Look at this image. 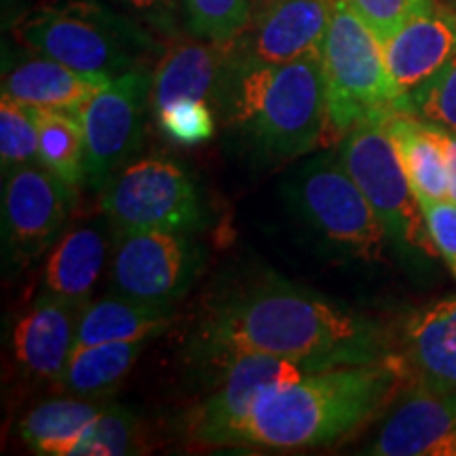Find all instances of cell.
<instances>
[{"label": "cell", "instance_id": "6da1fadb", "mask_svg": "<svg viewBox=\"0 0 456 456\" xmlns=\"http://www.w3.org/2000/svg\"><path fill=\"white\" fill-rule=\"evenodd\" d=\"M188 349L201 363L237 353L306 359L326 368L393 357L385 330L372 319L281 277L260 279L216 300Z\"/></svg>", "mask_w": 456, "mask_h": 456}, {"label": "cell", "instance_id": "7a4b0ae2", "mask_svg": "<svg viewBox=\"0 0 456 456\" xmlns=\"http://www.w3.org/2000/svg\"><path fill=\"white\" fill-rule=\"evenodd\" d=\"M406 383L395 359L338 366L256 399L235 448L288 452L328 446L372 420Z\"/></svg>", "mask_w": 456, "mask_h": 456}, {"label": "cell", "instance_id": "3957f363", "mask_svg": "<svg viewBox=\"0 0 456 456\" xmlns=\"http://www.w3.org/2000/svg\"><path fill=\"white\" fill-rule=\"evenodd\" d=\"M214 104L262 159H298L328 140L322 53L271 64L228 51Z\"/></svg>", "mask_w": 456, "mask_h": 456}, {"label": "cell", "instance_id": "277c9868", "mask_svg": "<svg viewBox=\"0 0 456 456\" xmlns=\"http://www.w3.org/2000/svg\"><path fill=\"white\" fill-rule=\"evenodd\" d=\"M34 53L95 77L117 78L161 57L151 28L102 0H53L32 9L13 28Z\"/></svg>", "mask_w": 456, "mask_h": 456}, {"label": "cell", "instance_id": "5b68a950", "mask_svg": "<svg viewBox=\"0 0 456 456\" xmlns=\"http://www.w3.org/2000/svg\"><path fill=\"white\" fill-rule=\"evenodd\" d=\"M322 61L328 91V138L342 140L359 123L408 112V98L393 81L383 45L346 0H334Z\"/></svg>", "mask_w": 456, "mask_h": 456}, {"label": "cell", "instance_id": "8992f818", "mask_svg": "<svg viewBox=\"0 0 456 456\" xmlns=\"http://www.w3.org/2000/svg\"><path fill=\"white\" fill-rule=\"evenodd\" d=\"M283 192L294 214L334 252L366 262L383 258L385 226L338 155L322 152L302 163Z\"/></svg>", "mask_w": 456, "mask_h": 456}, {"label": "cell", "instance_id": "52a82bcc", "mask_svg": "<svg viewBox=\"0 0 456 456\" xmlns=\"http://www.w3.org/2000/svg\"><path fill=\"white\" fill-rule=\"evenodd\" d=\"M385 121H363L346 131L338 159L372 205L391 248L419 265L436 258L437 252Z\"/></svg>", "mask_w": 456, "mask_h": 456}, {"label": "cell", "instance_id": "ba28073f", "mask_svg": "<svg viewBox=\"0 0 456 456\" xmlns=\"http://www.w3.org/2000/svg\"><path fill=\"white\" fill-rule=\"evenodd\" d=\"M100 209L112 231L192 232L205 209L192 175L165 157L131 161L102 188Z\"/></svg>", "mask_w": 456, "mask_h": 456}, {"label": "cell", "instance_id": "9c48e42d", "mask_svg": "<svg viewBox=\"0 0 456 456\" xmlns=\"http://www.w3.org/2000/svg\"><path fill=\"white\" fill-rule=\"evenodd\" d=\"M208 363L218 370V376L209 395L192 412L191 433L199 444L214 448H235L254 402L266 389L292 385L302 376L328 370L306 359L266 353H237Z\"/></svg>", "mask_w": 456, "mask_h": 456}, {"label": "cell", "instance_id": "30bf717a", "mask_svg": "<svg viewBox=\"0 0 456 456\" xmlns=\"http://www.w3.org/2000/svg\"><path fill=\"white\" fill-rule=\"evenodd\" d=\"M151 66L112 78L78 110L85 148L87 184L102 191L134 159L144 140L146 114L152 110Z\"/></svg>", "mask_w": 456, "mask_h": 456}, {"label": "cell", "instance_id": "8fae6325", "mask_svg": "<svg viewBox=\"0 0 456 456\" xmlns=\"http://www.w3.org/2000/svg\"><path fill=\"white\" fill-rule=\"evenodd\" d=\"M199 266V249L186 232L112 231L108 265L112 292L171 306L188 292Z\"/></svg>", "mask_w": 456, "mask_h": 456}, {"label": "cell", "instance_id": "7c38bea8", "mask_svg": "<svg viewBox=\"0 0 456 456\" xmlns=\"http://www.w3.org/2000/svg\"><path fill=\"white\" fill-rule=\"evenodd\" d=\"M3 175L4 245L13 260L30 262L64 235L77 191L43 163L20 165Z\"/></svg>", "mask_w": 456, "mask_h": 456}, {"label": "cell", "instance_id": "4fadbf2b", "mask_svg": "<svg viewBox=\"0 0 456 456\" xmlns=\"http://www.w3.org/2000/svg\"><path fill=\"white\" fill-rule=\"evenodd\" d=\"M332 9L334 0H266L231 51L271 64L322 53Z\"/></svg>", "mask_w": 456, "mask_h": 456}, {"label": "cell", "instance_id": "5bb4252c", "mask_svg": "<svg viewBox=\"0 0 456 456\" xmlns=\"http://www.w3.org/2000/svg\"><path fill=\"white\" fill-rule=\"evenodd\" d=\"M393 359L410 387L456 389V294L410 313L393 346Z\"/></svg>", "mask_w": 456, "mask_h": 456}, {"label": "cell", "instance_id": "9a60e30c", "mask_svg": "<svg viewBox=\"0 0 456 456\" xmlns=\"http://www.w3.org/2000/svg\"><path fill=\"white\" fill-rule=\"evenodd\" d=\"M376 456H456V389L410 393L370 444Z\"/></svg>", "mask_w": 456, "mask_h": 456}, {"label": "cell", "instance_id": "2e32d148", "mask_svg": "<svg viewBox=\"0 0 456 456\" xmlns=\"http://www.w3.org/2000/svg\"><path fill=\"white\" fill-rule=\"evenodd\" d=\"M380 45L393 81L408 98L456 55V13L431 0Z\"/></svg>", "mask_w": 456, "mask_h": 456}, {"label": "cell", "instance_id": "e0dca14e", "mask_svg": "<svg viewBox=\"0 0 456 456\" xmlns=\"http://www.w3.org/2000/svg\"><path fill=\"white\" fill-rule=\"evenodd\" d=\"M83 305L45 292L17 319L11 345L15 362L28 376L57 383L77 349Z\"/></svg>", "mask_w": 456, "mask_h": 456}, {"label": "cell", "instance_id": "ac0fdd59", "mask_svg": "<svg viewBox=\"0 0 456 456\" xmlns=\"http://www.w3.org/2000/svg\"><path fill=\"white\" fill-rule=\"evenodd\" d=\"M112 78L95 77L51 60L47 55L17 61L3 74V95L47 110H78Z\"/></svg>", "mask_w": 456, "mask_h": 456}, {"label": "cell", "instance_id": "d6986e66", "mask_svg": "<svg viewBox=\"0 0 456 456\" xmlns=\"http://www.w3.org/2000/svg\"><path fill=\"white\" fill-rule=\"evenodd\" d=\"M231 43L195 41L175 43L163 51L152 81V112L178 100L214 102L224 72Z\"/></svg>", "mask_w": 456, "mask_h": 456}, {"label": "cell", "instance_id": "ffe728a7", "mask_svg": "<svg viewBox=\"0 0 456 456\" xmlns=\"http://www.w3.org/2000/svg\"><path fill=\"white\" fill-rule=\"evenodd\" d=\"M110 232L104 226L85 224L66 231L45 260V292L64 296L78 305L89 302L110 265Z\"/></svg>", "mask_w": 456, "mask_h": 456}, {"label": "cell", "instance_id": "44dd1931", "mask_svg": "<svg viewBox=\"0 0 456 456\" xmlns=\"http://www.w3.org/2000/svg\"><path fill=\"white\" fill-rule=\"evenodd\" d=\"M171 306L142 302L112 292L85 302L77 328V346L104 342H146L169 326Z\"/></svg>", "mask_w": 456, "mask_h": 456}, {"label": "cell", "instance_id": "7402d4cb", "mask_svg": "<svg viewBox=\"0 0 456 456\" xmlns=\"http://www.w3.org/2000/svg\"><path fill=\"white\" fill-rule=\"evenodd\" d=\"M397 155L419 201L450 199L446 157L440 135L433 125L420 121L412 112H397L385 121Z\"/></svg>", "mask_w": 456, "mask_h": 456}, {"label": "cell", "instance_id": "603a6c76", "mask_svg": "<svg viewBox=\"0 0 456 456\" xmlns=\"http://www.w3.org/2000/svg\"><path fill=\"white\" fill-rule=\"evenodd\" d=\"M102 399L60 397L38 403L20 420L17 433L34 454L72 456L91 420L104 410Z\"/></svg>", "mask_w": 456, "mask_h": 456}, {"label": "cell", "instance_id": "cb8c5ba5", "mask_svg": "<svg viewBox=\"0 0 456 456\" xmlns=\"http://www.w3.org/2000/svg\"><path fill=\"white\" fill-rule=\"evenodd\" d=\"M144 345L146 342H104L77 346L57 385L68 395L83 399L110 395L135 366Z\"/></svg>", "mask_w": 456, "mask_h": 456}, {"label": "cell", "instance_id": "d4e9b609", "mask_svg": "<svg viewBox=\"0 0 456 456\" xmlns=\"http://www.w3.org/2000/svg\"><path fill=\"white\" fill-rule=\"evenodd\" d=\"M38 125V157L72 191L87 184V148L78 114L34 108Z\"/></svg>", "mask_w": 456, "mask_h": 456}, {"label": "cell", "instance_id": "484cf974", "mask_svg": "<svg viewBox=\"0 0 456 456\" xmlns=\"http://www.w3.org/2000/svg\"><path fill=\"white\" fill-rule=\"evenodd\" d=\"M186 30L201 41H237L254 20L260 0H180Z\"/></svg>", "mask_w": 456, "mask_h": 456}, {"label": "cell", "instance_id": "4316f807", "mask_svg": "<svg viewBox=\"0 0 456 456\" xmlns=\"http://www.w3.org/2000/svg\"><path fill=\"white\" fill-rule=\"evenodd\" d=\"M28 163H41L37 112L34 106L3 95L0 98V165L3 171H9Z\"/></svg>", "mask_w": 456, "mask_h": 456}, {"label": "cell", "instance_id": "83f0119b", "mask_svg": "<svg viewBox=\"0 0 456 456\" xmlns=\"http://www.w3.org/2000/svg\"><path fill=\"white\" fill-rule=\"evenodd\" d=\"M138 419L134 412L117 403H106L91 420L72 454L78 456H118L134 454L138 442Z\"/></svg>", "mask_w": 456, "mask_h": 456}, {"label": "cell", "instance_id": "f1b7e54d", "mask_svg": "<svg viewBox=\"0 0 456 456\" xmlns=\"http://www.w3.org/2000/svg\"><path fill=\"white\" fill-rule=\"evenodd\" d=\"M408 112L433 127L456 134V55L408 95Z\"/></svg>", "mask_w": 456, "mask_h": 456}, {"label": "cell", "instance_id": "f546056e", "mask_svg": "<svg viewBox=\"0 0 456 456\" xmlns=\"http://www.w3.org/2000/svg\"><path fill=\"white\" fill-rule=\"evenodd\" d=\"M163 134L182 146H199L214 138L216 117L212 102L178 100L155 112Z\"/></svg>", "mask_w": 456, "mask_h": 456}, {"label": "cell", "instance_id": "4dcf8cb0", "mask_svg": "<svg viewBox=\"0 0 456 456\" xmlns=\"http://www.w3.org/2000/svg\"><path fill=\"white\" fill-rule=\"evenodd\" d=\"M346 3L383 43L410 15L427 7L431 0H346Z\"/></svg>", "mask_w": 456, "mask_h": 456}, {"label": "cell", "instance_id": "1f68e13d", "mask_svg": "<svg viewBox=\"0 0 456 456\" xmlns=\"http://www.w3.org/2000/svg\"><path fill=\"white\" fill-rule=\"evenodd\" d=\"M419 203L436 252L448 266L450 275L456 279V203L452 199Z\"/></svg>", "mask_w": 456, "mask_h": 456}, {"label": "cell", "instance_id": "d6a6232c", "mask_svg": "<svg viewBox=\"0 0 456 456\" xmlns=\"http://www.w3.org/2000/svg\"><path fill=\"white\" fill-rule=\"evenodd\" d=\"M125 13L134 15L142 24H146L152 32L163 37L178 34V13L180 0H112Z\"/></svg>", "mask_w": 456, "mask_h": 456}, {"label": "cell", "instance_id": "836d02e7", "mask_svg": "<svg viewBox=\"0 0 456 456\" xmlns=\"http://www.w3.org/2000/svg\"><path fill=\"white\" fill-rule=\"evenodd\" d=\"M437 135H440L444 157H446V167H448V182H450V199L456 203V134L454 131H446L436 127Z\"/></svg>", "mask_w": 456, "mask_h": 456}, {"label": "cell", "instance_id": "e575fe53", "mask_svg": "<svg viewBox=\"0 0 456 456\" xmlns=\"http://www.w3.org/2000/svg\"><path fill=\"white\" fill-rule=\"evenodd\" d=\"M440 3H444L448 9H452L454 13H456V0H440Z\"/></svg>", "mask_w": 456, "mask_h": 456}, {"label": "cell", "instance_id": "d590c367", "mask_svg": "<svg viewBox=\"0 0 456 456\" xmlns=\"http://www.w3.org/2000/svg\"><path fill=\"white\" fill-rule=\"evenodd\" d=\"M262 3H266V0H260V4H262Z\"/></svg>", "mask_w": 456, "mask_h": 456}]
</instances>
